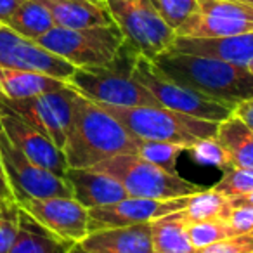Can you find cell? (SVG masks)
I'll use <instances>...</instances> for the list:
<instances>
[{
  "mask_svg": "<svg viewBox=\"0 0 253 253\" xmlns=\"http://www.w3.org/2000/svg\"><path fill=\"white\" fill-rule=\"evenodd\" d=\"M92 2H102V0H92Z\"/></svg>",
  "mask_w": 253,
  "mask_h": 253,
  "instance_id": "obj_41",
  "label": "cell"
},
{
  "mask_svg": "<svg viewBox=\"0 0 253 253\" xmlns=\"http://www.w3.org/2000/svg\"><path fill=\"white\" fill-rule=\"evenodd\" d=\"M4 26L35 42L47 32H50L56 25H54L52 14L42 0H26Z\"/></svg>",
  "mask_w": 253,
  "mask_h": 253,
  "instance_id": "obj_24",
  "label": "cell"
},
{
  "mask_svg": "<svg viewBox=\"0 0 253 253\" xmlns=\"http://www.w3.org/2000/svg\"><path fill=\"white\" fill-rule=\"evenodd\" d=\"M14 201H16L14 194H12L7 175H5L4 165H2V160H0V207H4L7 203H14Z\"/></svg>",
  "mask_w": 253,
  "mask_h": 253,
  "instance_id": "obj_35",
  "label": "cell"
},
{
  "mask_svg": "<svg viewBox=\"0 0 253 253\" xmlns=\"http://www.w3.org/2000/svg\"><path fill=\"white\" fill-rule=\"evenodd\" d=\"M125 42L139 54L155 59L172 47L175 32L160 18L151 0H102Z\"/></svg>",
  "mask_w": 253,
  "mask_h": 253,
  "instance_id": "obj_8",
  "label": "cell"
},
{
  "mask_svg": "<svg viewBox=\"0 0 253 253\" xmlns=\"http://www.w3.org/2000/svg\"><path fill=\"white\" fill-rule=\"evenodd\" d=\"M250 253H253V250H252V252H250Z\"/></svg>",
  "mask_w": 253,
  "mask_h": 253,
  "instance_id": "obj_42",
  "label": "cell"
},
{
  "mask_svg": "<svg viewBox=\"0 0 253 253\" xmlns=\"http://www.w3.org/2000/svg\"><path fill=\"white\" fill-rule=\"evenodd\" d=\"M243 2H246V4H250L253 7V0H243Z\"/></svg>",
  "mask_w": 253,
  "mask_h": 253,
  "instance_id": "obj_39",
  "label": "cell"
},
{
  "mask_svg": "<svg viewBox=\"0 0 253 253\" xmlns=\"http://www.w3.org/2000/svg\"><path fill=\"white\" fill-rule=\"evenodd\" d=\"M64 179L73 191V198L87 210L128 198V193L118 180L92 169H68Z\"/></svg>",
  "mask_w": 253,
  "mask_h": 253,
  "instance_id": "obj_17",
  "label": "cell"
},
{
  "mask_svg": "<svg viewBox=\"0 0 253 253\" xmlns=\"http://www.w3.org/2000/svg\"><path fill=\"white\" fill-rule=\"evenodd\" d=\"M90 169L116 179L132 198L170 200L201 191L198 184L182 179L179 173L167 172L137 155L111 156Z\"/></svg>",
  "mask_w": 253,
  "mask_h": 253,
  "instance_id": "obj_7",
  "label": "cell"
},
{
  "mask_svg": "<svg viewBox=\"0 0 253 253\" xmlns=\"http://www.w3.org/2000/svg\"><path fill=\"white\" fill-rule=\"evenodd\" d=\"M213 189L227 196L229 200L250 193L253 191V169L232 167V169L225 170L222 179L213 186Z\"/></svg>",
  "mask_w": 253,
  "mask_h": 253,
  "instance_id": "obj_29",
  "label": "cell"
},
{
  "mask_svg": "<svg viewBox=\"0 0 253 253\" xmlns=\"http://www.w3.org/2000/svg\"><path fill=\"white\" fill-rule=\"evenodd\" d=\"M23 2L26 0H0V25L4 26Z\"/></svg>",
  "mask_w": 253,
  "mask_h": 253,
  "instance_id": "obj_36",
  "label": "cell"
},
{
  "mask_svg": "<svg viewBox=\"0 0 253 253\" xmlns=\"http://www.w3.org/2000/svg\"><path fill=\"white\" fill-rule=\"evenodd\" d=\"M248 68H250V71H252V73H253V64H250Z\"/></svg>",
  "mask_w": 253,
  "mask_h": 253,
  "instance_id": "obj_40",
  "label": "cell"
},
{
  "mask_svg": "<svg viewBox=\"0 0 253 253\" xmlns=\"http://www.w3.org/2000/svg\"><path fill=\"white\" fill-rule=\"evenodd\" d=\"M118 120L126 130L139 139L158 142H175V144L194 146L198 141L215 137L217 122L194 118L189 115L172 111L163 106H111L95 102Z\"/></svg>",
  "mask_w": 253,
  "mask_h": 253,
  "instance_id": "obj_3",
  "label": "cell"
},
{
  "mask_svg": "<svg viewBox=\"0 0 253 253\" xmlns=\"http://www.w3.org/2000/svg\"><path fill=\"white\" fill-rule=\"evenodd\" d=\"M137 50L123 43L118 57L106 68H77L68 84L84 97L111 106H160L158 101L130 77Z\"/></svg>",
  "mask_w": 253,
  "mask_h": 253,
  "instance_id": "obj_4",
  "label": "cell"
},
{
  "mask_svg": "<svg viewBox=\"0 0 253 253\" xmlns=\"http://www.w3.org/2000/svg\"><path fill=\"white\" fill-rule=\"evenodd\" d=\"M170 49L177 52L217 57V59L248 68L250 64H253V32L234 37H222V39L175 37Z\"/></svg>",
  "mask_w": 253,
  "mask_h": 253,
  "instance_id": "obj_16",
  "label": "cell"
},
{
  "mask_svg": "<svg viewBox=\"0 0 253 253\" xmlns=\"http://www.w3.org/2000/svg\"><path fill=\"white\" fill-rule=\"evenodd\" d=\"M0 128L26 158L54 172L56 175L64 177L68 163L63 149L57 148L47 135L25 122L2 101H0Z\"/></svg>",
  "mask_w": 253,
  "mask_h": 253,
  "instance_id": "obj_15",
  "label": "cell"
},
{
  "mask_svg": "<svg viewBox=\"0 0 253 253\" xmlns=\"http://www.w3.org/2000/svg\"><path fill=\"white\" fill-rule=\"evenodd\" d=\"M151 4L173 32H177L198 11V0H151Z\"/></svg>",
  "mask_w": 253,
  "mask_h": 253,
  "instance_id": "obj_28",
  "label": "cell"
},
{
  "mask_svg": "<svg viewBox=\"0 0 253 253\" xmlns=\"http://www.w3.org/2000/svg\"><path fill=\"white\" fill-rule=\"evenodd\" d=\"M75 88L70 84L59 90L45 92L19 101H2L5 106L18 113L25 122H28L37 130L50 139L59 149L66 141L68 126L71 120Z\"/></svg>",
  "mask_w": 253,
  "mask_h": 253,
  "instance_id": "obj_11",
  "label": "cell"
},
{
  "mask_svg": "<svg viewBox=\"0 0 253 253\" xmlns=\"http://www.w3.org/2000/svg\"><path fill=\"white\" fill-rule=\"evenodd\" d=\"M19 229V205L7 203L0 207V253H9Z\"/></svg>",
  "mask_w": 253,
  "mask_h": 253,
  "instance_id": "obj_31",
  "label": "cell"
},
{
  "mask_svg": "<svg viewBox=\"0 0 253 253\" xmlns=\"http://www.w3.org/2000/svg\"><path fill=\"white\" fill-rule=\"evenodd\" d=\"M231 201H232V207H245V205H253V191L243 194V196L234 198V200H231Z\"/></svg>",
  "mask_w": 253,
  "mask_h": 253,
  "instance_id": "obj_37",
  "label": "cell"
},
{
  "mask_svg": "<svg viewBox=\"0 0 253 253\" xmlns=\"http://www.w3.org/2000/svg\"><path fill=\"white\" fill-rule=\"evenodd\" d=\"M35 42L75 68H106L118 57L125 37L116 25L80 30L54 26Z\"/></svg>",
  "mask_w": 253,
  "mask_h": 253,
  "instance_id": "obj_6",
  "label": "cell"
},
{
  "mask_svg": "<svg viewBox=\"0 0 253 253\" xmlns=\"http://www.w3.org/2000/svg\"><path fill=\"white\" fill-rule=\"evenodd\" d=\"M19 208L63 241L80 243L88 236V210L75 198L25 200Z\"/></svg>",
  "mask_w": 253,
  "mask_h": 253,
  "instance_id": "obj_14",
  "label": "cell"
},
{
  "mask_svg": "<svg viewBox=\"0 0 253 253\" xmlns=\"http://www.w3.org/2000/svg\"><path fill=\"white\" fill-rule=\"evenodd\" d=\"M234 115H238L246 125L253 130V97L246 99V101H241L234 106Z\"/></svg>",
  "mask_w": 253,
  "mask_h": 253,
  "instance_id": "obj_34",
  "label": "cell"
},
{
  "mask_svg": "<svg viewBox=\"0 0 253 253\" xmlns=\"http://www.w3.org/2000/svg\"><path fill=\"white\" fill-rule=\"evenodd\" d=\"M80 245L94 253H153L151 227L137 224L101 229L90 232Z\"/></svg>",
  "mask_w": 253,
  "mask_h": 253,
  "instance_id": "obj_18",
  "label": "cell"
},
{
  "mask_svg": "<svg viewBox=\"0 0 253 253\" xmlns=\"http://www.w3.org/2000/svg\"><path fill=\"white\" fill-rule=\"evenodd\" d=\"M68 82L43 73L0 68V101H19L45 92L59 90Z\"/></svg>",
  "mask_w": 253,
  "mask_h": 253,
  "instance_id": "obj_20",
  "label": "cell"
},
{
  "mask_svg": "<svg viewBox=\"0 0 253 253\" xmlns=\"http://www.w3.org/2000/svg\"><path fill=\"white\" fill-rule=\"evenodd\" d=\"M0 68L43 73L70 82L77 68L59 56L49 52L33 40L14 33L7 26H0Z\"/></svg>",
  "mask_w": 253,
  "mask_h": 253,
  "instance_id": "obj_13",
  "label": "cell"
},
{
  "mask_svg": "<svg viewBox=\"0 0 253 253\" xmlns=\"http://www.w3.org/2000/svg\"><path fill=\"white\" fill-rule=\"evenodd\" d=\"M227 220L238 236L253 232V205L234 207Z\"/></svg>",
  "mask_w": 253,
  "mask_h": 253,
  "instance_id": "obj_33",
  "label": "cell"
},
{
  "mask_svg": "<svg viewBox=\"0 0 253 253\" xmlns=\"http://www.w3.org/2000/svg\"><path fill=\"white\" fill-rule=\"evenodd\" d=\"M50 11L54 25L61 28H92L115 25L104 2L92 0H42Z\"/></svg>",
  "mask_w": 253,
  "mask_h": 253,
  "instance_id": "obj_19",
  "label": "cell"
},
{
  "mask_svg": "<svg viewBox=\"0 0 253 253\" xmlns=\"http://www.w3.org/2000/svg\"><path fill=\"white\" fill-rule=\"evenodd\" d=\"M187 151L193 153L196 162L205 163V165H215V167H218V169L224 170V172L229 169H232L227 155H225V151L220 148V144H218L215 137L198 141L196 144L191 146Z\"/></svg>",
  "mask_w": 253,
  "mask_h": 253,
  "instance_id": "obj_30",
  "label": "cell"
},
{
  "mask_svg": "<svg viewBox=\"0 0 253 253\" xmlns=\"http://www.w3.org/2000/svg\"><path fill=\"white\" fill-rule=\"evenodd\" d=\"M137 141L106 109L75 90L63 146L68 169H90L111 156L137 155Z\"/></svg>",
  "mask_w": 253,
  "mask_h": 253,
  "instance_id": "obj_1",
  "label": "cell"
},
{
  "mask_svg": "<svg viewBox=\"0 0 253 253\" xmlns=\"http://www.w3.org/2000/svg\"><path fill=\"white\" fill-rule=\"evenodd\" d=\"M187 234L193 243L194 248H203V246L213 245L222 239L238 236L234 229L231 227L229 220L222 218H210V220H200V222H189Z\"/></svg>",
  "mask_w": 253,
  "mask_h": 253,
  "instance_id": "obj_27",
  "label": "cell"
},
{
  "mask_svg": "<svg viewBox=\"0 0 253 253\" xmlns=\"http://www.w3.org/2000/svg\"><path fill=\"white\" fill-rule=\"evenodd\" d=\"M253 250V232L222 239L213 245L194 250V253H250Z\"/></svg>",
  "mask_w": 253,
  "mask_h": 253,
  "instance_id": "obj_32",
  "label": "cell"
},
{
  "mask_svg": "<svg viewBox=\"0 0 253 253\" xmlns=\"http://www.w3.org/2000/svg\"><path fill=\"white\" fill-rule=\"evenodd\" d=\"M232 208H234L232 201L211 187V189L198 191V193L191 194L184 207V213L189 222L210 220V218L227 220Z\"/></svg>",
  "mask_w": 253,
  "mask_h": 253,
  "instance_id": "obj_25",
  "label": "cell"
},
{
  "mask_svg": "<svg viewBox=\"0 0 253 253\" xmlns=\"http://www.w3.org/2000/svg\"><path fill=\"white\" fill-rule=\"evenodd\" d=\"M191 146L187 144H175V142H158V141H146L139 139L137 141V156L155 163V165L165 169L167 172H177V160L180 153L187 151Z\"/></svg>",
  "mask_w": 253,
  "mask_h": 253,
  "instance_id": "obj_26",
  "label": "cell"
},
{
  "mask_svg": "<svg viewBox=\"0 0 253 253\" xmlns=\"http://www.w3.org/2000/svg\"><path fill=\"white\" fill-rule=\"evenodd\" d=\"M189 196L170 200H149V198H125L104 207L88 208V234L94 231L125 225L149 224L160 217L184 210Z\"/></svg>",
  "mask_w": 253,
  "mask_h": 253,
  "instance_id": "obj_12",
  "label": "cell"
},
{
  "mask_svg": "<svg viewBox=\"0 0 253 253\" xmlns=\"http://www.w3.org/2000/svg\"><path fill=\"white\" fill-rule=\"evenodd\" d=\"M253 32V7L243 0H198V11L175 37L222 39Z\"/></svg>",
  "mask_w": 253,
  "mask_h": 253,
  "instance_id": "obj_10",
  "label": "cell"
},
{
  "mask_svg": "<svg viewBox=\"0 0 253 253\" xmlns=\"http://www.w3.org/2000/svg\"><path fill=\"white\" fill-rule=\"evenodd\" d=\"M153 61L175 82L217 101L236 106L253 97V73L246 66L173 49L158 54Z\"/></svg>",
  "mask_w": 253,
  "mask_h": 253,
  "instance_id": "obj_2",
  "label": "cell"
},
{
  "mask_svg": "<svg viewBox=\"0 0 253 253\" xmlns=\"http://www.w3.org/2000/svg\"><path fill=\"white\" fill-rule=\"evenodd\" d=\"M0 160L18 205L25 200H42V198L56 196L73 198V191L64 177L56 175L54 172L26 158L9 141L2 128H0Z\"/></svg>",
  "mask_w": 253,
  "mask_h": 253,
  "instance_id": "obj_9",
  "label": "cell"
},
{
  "mask_svg": "<svg viewBox=\"0 0 253 253\" xmlns=\"http://www.w3.org/2000/svg\"><path fill=\"white\" fill-rule=\"evenodd\" d=\"M68 253H94V252H88V250H85L84 246L80 245V243H75L73 246L70 248V252Z\"/></svg>",
  "mask_w": 253,
  "mask_h": 253,
  "instance_id": "obj_38",
  "label": "cell"
},
{
  "mask_svg": "<svg viewBox=\"0 0 253 253\" xmlns=\"http://www.w3.org/2000/svg\"><path fill=\"white\" fill-rule=\"evenodd\" d=\"M153 253H194V246L187 234L189 220L184 210L169 213L149 222Z\"/></svg>",
  "mask_w": 253,
  "mask_h": 253,
  "instance_id": "obj_23",
  "label": "cell"
},
{
  "mask_svg": "<svg viewBox=\"0 0 253 253\" xmlns=\"http://www.w3.org/2000/svg\"><path fill=\"white\" fill-rule=\"evenodd\" d=\"M73 245L54 236L19 208V229L9 253H68Z\"/></svg>",
  "mask_w": 253,
  "mask_h": 253,
  "instance_id": "obj_22",
  "label": "cell"
},
{
  "mask_svg": "<svg viewBox=\"0 0 253 253\" xmlns=\"http://www.w3.org/2000/svg\"><path fill=\"white\" fill-rule=\"evenodd\" d=\"M215 139L225 151L232 167L253 169V130L232 113L218 122Z\"/></svg>",
  "mask_w": 253,
  "mask_h": 253,
  "instance_id": "obj_21",
  "label": "cell"
},
{
  "mask_svg": "<svg viewBox=\"0 0 253 253\" xmlns=\"http://www.w3.org/2000/svg\"><path fill=\"white\" fill-rule=\"evenodd\" d=\"M0 26H2V25H0Z\"/></svg>",
  "mask_w": 253,
  "mask_h": 253,
  "instance_id": "obj_43",
  "label": "cell"
},
{
  "mask_svg": "<svg viewBox=\"0 0 253 253\" xmlns=\"http://www.w3.org/2000/svg\"><path fill=\"white\" fill-rule=\"evenodd\" d=\"M130 77L146 88L160 106L172 111L189 115L208 122H222L232 115L234 106L205 95L201 92L179 84L163 73L156 63L142 54L135 52L132 61Z\"/></svg>",
  "mask_w": 253,
  "mask_h": 253,
  "instance_id": "obj_5",
  "label": "cell"
}]
</instances>
